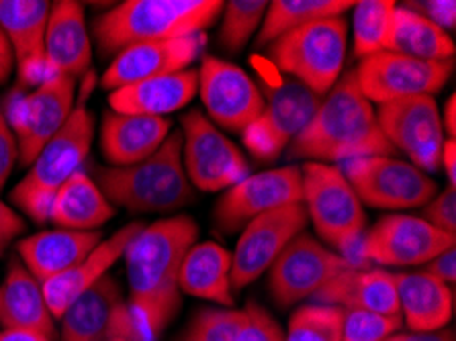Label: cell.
I'll use <instances>...</instances> for the list:
<instances>
[{
    "mask_svg": "<svg viewBox=\"0 0 456 341\" xmlns=\"http://www.w3.org/2000/svg\"><path fill=\"white\" fill-rule=\"evenodd\" d=\"M183 164L192 188L203 192L230 191L250 176L240 148L213 125L207 115L192 109L181 119Z\"/></svg>",
    "mask_w": 456,
    "mask_h": 341,
    "instance_id": "obj_10",
    "label": "cell"
},
{
    "mask_svg": "<svg viewBox=\"0 0 456 341\" xmlns=\"http://www.w3.org/2000/svg\"><path fill=\"white\" fill-rule=\"evenodd\" d=\"M52 3L47 0H0V31L9 39L19 74L36 85L45 66V29Z\"/></svg>",
    "mask_w": 456,
    "mask_h": 341,
    "instance_id": "obj_24",
    "label": "cell"
},
{
    "mask_svg": "<svg viewBox=\"0 0 456 341\" xmlns=\"http://www.w3.org/2000/svg\"><path fill=\"white\" fill-rule=\"evenodd\" d=\"M311 301L344 311H366L375 315L402 319L395 276L389 270L370 266H350L317 290Z\"/></svg>",
    "mask_w": 456,
    "mask_h": 341,
    "instance_id": "obj_21",
    "label": "cell"
},
{
    "mask_svg": "<svg viewBox=\"0 0 456 341\" xmlns=\"http://www.w3.org/2000/svg\"><path fill=\"white\" fill-rule=\"evenodd\" d=\"M107 341H129V339H107Z\"/></svg>",
    "mask_w": 456,
    "mask_h": 341,
    "instance_id": "obj_50",
    "label": "cell"
},
{
    "mask_svg": "<svg viewBox=\"0 0 456 341\" xmlns=\"http://www.w3.org/2000/svg\"><path fill=\"white\" fill-rule=\"evenodd\" d=\"M94 183L110 205L129 213L176 211L195 197L183 164L181 131H170L160 148L140 164L96 168Z\"/></svg>",
    "mask_w": 456,
    "mask_h": 341,
    "instance_id": "obj_4",
    "label": "cell"
},
{
    "mask_svg": "<svg viewBox=\"0 0 456 341\" xmlns=\"http://www.w3.org/2000/svg\"><path fill=\"white\" fill-rule=\"evenodd\" d=\"M265 109L241 137L250 154L260 162H273L289 150L293 139L305 129L320 107L317 96L295 80H285L276 86H266Z\"/></svg>",
    "mask_w": 456,
    "mask_h": 341,
    "instance_id": "obj_14",
    "label": "cell"
},
{
    "mask_svg": "<svg viewBox=\"0 0 456 341\" xmlns=\"http://www.w3.org/2000/svg\"><path fill=\"white\" fill-rule=\"evenodd\" d=\"M287 151L291 159L340 166L354 158L391 156L395 150L385 139L375 107L361 93L354 69H350L322 96L311 121Z\"/></svg>",
    "mask_w": 456,
    "mask_h": 341,
    "instance_id": "obj_2",
    "label": "cell"
},
{
    "mask_svg": "<svg viewBox=\"0 0 456 341\" xmlns=\"http://www.w3.org/2000/svg\"><path fill=\"white\" fill-rule=\"evenodd\" d=\"M393 0H361L354 3V17H352V41H354V55L358 60L387 50L393 12Z\"/></svg>",
    "mask_w": 456,
    "mask_h": 341,
    "instance_id": "obj_34",
    "label": "cell"
},
{
    "mask_svg": "<svg viewBox=\"0 0 456 341\" xmlns=\"http://www.w3.org/2000/svg\"><path fill=\"white\" fill-rule=\"evenodd\" d=\"M224 0H126L94 19L93 35L102 55L148 41L205 33L217 23Z\"/></svg>",
    "mask_w": 456,
    "mask_h": 341,
    "instance_id": "obj_3",
    "label": "cell"
},
{
    "mask_svg": "<svg viewBox=\"0 0 456 341\" xmlns=\"http://www.w3.org/2000/svg\"><path fill=\"white\" fill-rule=\"evenodd\" d=\"M25 221L20 215L12 208L11 205H6L0 200V243H9L11 240H15L17 235L25 233Z\"/></svg>",
    "mask_w": 456,
    "mask_h": 341,
    "instance_id": "obj_44",
    "label": "cell"
},
{
    "mask_svg": "<svg viewBox=\"0 0 456 341\" xmlns=\"http://www.w3.org/2000/svg\"><path fill=\"white\" fill-rule=\"evenodd\" d=\"M12 68H15V55H12L11 44H9V39H6V35L0 31V85L9 78Z\"/></svg>",
    "mask_w": 456,
    "mask_h": 341,
    "instance_id": "obj_47",
    "label": "cell"
},
{
    "mask_svg": "<svg viewBox=\"0 0 456 341\" xmlns=\"http://www.w3.org/2000/svg\"><path fill=\"white\" fill-rule=\"evenodd\" d=\"M199 241V225L189 215L150 223L123 254L127 270V307L143 341H158L181 311V268Z\"/></svg>",
    "mask_w": 456,
    "mask_h": 341,
    "instance_id": "obj_1",
    "label": "cell"
},
{
    "mask_svg": "<svg viewBox=\"0 0 456 341\" xmlns=\"http://www.w3.org/2000/svg\"><path fill=\"white\" fill-rule=\"evenodd\" d=\"M76 102V80L50 74L31 93L12 94L0 104L17 137L20 166L29 168L41 148L70 119Z\"/></svg>",
    "mask_w": 456,
    "mask_h": 341,
    "instance_id": "obj_8",
    "label": "cell"
},
{
    "mask_svg": "<svg viewBox=\"0 0 456 341\" xmlns=\"http://www.w3.org/2000/svg\"><path fill=\"white\" fill-rule=\"evenodd\" d=\"M307 213L303 203H293L268 211L252 219L241 229V235L232 254V288L233 292L268 272L287 243L305 231Z\"/></svg>",
    "mask_w": 456,
    "mask_h": 341,
    "instance_id": "obj_18",
    "label": "cell"
},
{
    "mask_svg": "<svg viewBox=\"0 0 456 341\" xmlns=\"http://www.w3.org/2000/svg\"><path fill=\"white\" fill-rule=\"evenodd\" d=\"M405 9L418 12L430 20L442 31H452L456 23V3L454 0H416V3L402 4Z\"/></svg>",
    "mask_w": 456,
    "mask_h": 341,
    "instance_id": "obj_41",
    "label": "cell"
},
{
    "mask_svg": "<svg viewBox=\"0 0 456 341\" xmlns=\"http://www.w3.org/2000/svg\"><path fill=\"white\" fill-rule=\"evenodd\" d=\"M268 9L266 0H230L221 11L219 45L225 52L238 53L244 50L256 33Z\"/></svg>",
    "mask_w": 456,
    "mask_h": 341,
    "instance_id": "obj_35",
    "label": "cell"
},
{
    "mask_svg": "<svg viewBox=\"0 0 456 341\" xmlns=\"http://www.w3.org/2000/svg\"><path fill=\"white\" fill-rule=\"evenodd\" d=\"M60 341H143L121 284L107 274L60 317Z\"/></svg>",
    "mask_w": 456,
    "mask_h": 341,
    "instance_id": "obj_17",
    "label": "cell"
},
{
    "mask_svg": "<svg viewBox=\"0 0 456 341\" xmlns=\"http://www.w3.org/2000/svg\"><path fill=\"white\" fill-rule=\"evenodd\" d=\"M117 208L109 203L94 178L85 170L74 172L52 200L50 221L58 229L96 231L115 217Z\"/></svg>",
    "mask_w": 456,
    "mask_h": 341,
    "instance_id": "obj_31",
    "label": "cell"
},
{
    "mask_svg": "<svg viewBox=\"0 0 456 341\" xmlns=\"http://www.w3.org/2000/svg\"><path fill=\"white\" fill-rule=\"evenodd\" d=\"M199 76V96L207 119L233 134H244L265 109V94L252 76L240 66L216 55H203Z\"/></svg>",
    "mask_w": 456,
    "mask_h": 341,
    "instance_id": "obj_16",
    "label": "cell"
},
{
    "mask_svg": "<svg viewBox=\"0 0 456 341\" xmlns=\"http://www.w3.org/2000/svg\"><path fill=\"white\" fill-rule=\"evenodd\" d=\"M233 341H285V331L276 319L258 303H248L244 307V321Z\"/></svg>",
    "mask_w": 456,
    "mask_h": 341,
    "instance_id": "obj_39",
    "label": "cell"
},
{
    "mask_svg": "<svg viewBox=\"0 0 456 341\" xmlns=\"http://www.w3.org/2000/svg\"><path fill=\"white\" fill-rule=\"evenodd\" d=\"M45 66L50 74H64L74 80L91 74L93 37L88 33L82 3H52L45 29Z\"/></svg>",
    "mask_w": 456,
    "mask_h": 341,
    "instance_id": "obj_23",
    "label": "cell"
},
{
    "mask_svg": "<svg viewBox=\"0 0 456 341\" xmlns=\"http://www.w3.org/2000/svg\"><path fill=\"white\" fill-rule=\"evenodd\" d=\"M440 168H444V172H446L448 186L456 188V142L451 137H446L444 145H442Z\"/></svg>",
    "mask_w": 456,
    "mask_h": 341,
    "instance_id": "obj_45",
    "label": "cell"
},
{
    "mask_svg": "<svg viewBox=\"0 0 456 341\" xmlns=\"http://www.w3.org/2000/svg\"><path fill=\"white\" fill-rule=\"evenodd\" d=\"M199 93L197 69L156 76V78L140 80L134 85L117 88L109 94V104L113 113L162 117L186 107Z\"/></svg>",
    "mask_w": 456,
    "mask_h": 341,
    "instance_id": "obj_25",
    "label": "cell"
},
{
    "mask_svg": "<svg viewBox=\"0 0 456 341\" xmlns=\"http://www.w3.org/2000/svg\"><path fill=\"white\" fill-rule=\"evenodd\" d=\"M402 319H391L366 311H346L340 341H385L402 329Z\"/></svg>",
    "mask_w": 456,
    "mask_h": 341,
    "instance_id": "obj_38",
    "label": "cell"
},
{
    "mask_svg": "<svg viewBox=\"0 0 456 341\" xmlns=\"http://www.w3.org/2000/svg\"><path fill=\"white\" fill-rule=\"evenodd\" d=\"M205 47L207 33L131 45L110 60L101 78V86L113 93V90L134 85V82L183 72L199 58H203Z\"/></svg>",
    "mask_w": 456,
    "mask_h": 341,
    "instance_id": "obj_20",
    "label": "cell"
},
{
    "mask_svg": "<svg viewBox=\"0 0 456 341\" xmlns=\"http://www.w3.org/2000/svg\"><path fill=\"white\" fill-rule=\"evenodd\" d=\"M385 341H454V331L452 329H440L432 333H393V336L387 337Z\"/></svg>",
    "mask_w": 456,
    "mask_h": 341,
    "instance_id": "obj_46",
    "label": "cell"
},
{
    "mask_svg": "<svg viewBox=\"0 0 456 341\" xmlns=\"http://www.w3.org/2000/svg\"><path fill=\"white\" fill-rule=\"evenodd\" d=\"M143 227H146V223L142 221L127 223L126 227H121L119 231H115L110 238L101 240L99 246H96L85 260L68 270V272L41 284V287H44L45 303L47 307H50L55 321H60V317L64 315L66 309L70 307L76 298L85 295L86 290H91L101 278H105L109 274V270L121 260L126 249L129 248V243L134 241L135 235L140 233Z\"/></svg>",
    "mask_w": 456,
    "mask_h": 341,
    "instance_id": "obj_22",
    "label": "cell"
},
{
    "mask_svg": "<svg viewBox=\"0 0 456 341\" xmlns=\"http://www.w3.org/2000/svg\"><path fill=\"white\" fill-rule=\"evenodd\" d=\"M385 52L424 61H454L456 47L440 27L405 6H395Z\"/></svg>",
    "mask_w": 456,
    "mask_h": 341,
    "instance_id": "obj_32",
    "label": "cell"
},
{
    "mask_svg": "<svg viewBox=\"0 0 456 341\" xmlns=\"http://www.w3.org/2000/svg\"><path fill=\"white\" fill-rule=\"evenodd\" d=\"M244 309H205L195 317L183 341H233Z\"/></svg>",
    "mask_w": 456,
    "mask_h": 341,
    "instance_id": "obj_37",
    "label": "cell"
},
{
    "mask_svg": "<svg viewBox=\"0 0 456 341\" xmlns=\"http://www.w3.org/2000/svg\"><path fill=\"white\" fill-rule=\"evenodd\" d=\"M375 115L393 150L403 151L410 158V164L421 172L440 170V154L446 135L434 96H411L379 104Z\"/></svg>",
    "mask_w": 456,
    "mask_h": 341,
    "instance_id": "obj_15",
    "label": "cell"
},
{
    "mask_svg": "<svg viewBox=\"0 0 456 341\" xmlns=\"http://www.w3.org/2000/svg\"><path fill=\"white\" fill-rule=\"evenodd\" d=\"M0 329H31L58 339V327L45 303L44 287L15 256L0 284Z\"/></svg>",
    "mask_w": 456,
    "mask_h": 341,
    "instance_id": "obj_28",
    "label": "cell"
},
{
    "mask_svg": "<svg viewBox=\"0 0 456 341\" xmlns=\"http://www.w3.org/2000/svg\"><path fill=\"white\" fill-rule=\"evenodd\" d=\"M354 0H274L268 3L265 20L256 33V47L271 45L289 31L328 17H344Z\"/></svg>",
    "mask_w": 456,
    "mask_h": 341,
    "instance_id": "obj_33",
    "label": "cell"
},
{
    "mask_svg": "<svg viewBox=\"0 0 456 341\" xmlns=\"http://www.w3.org/2000/svg\"><path fill=\"white\" fill-rule=\"evenodd\" d=\"M421 219L440 231L456 235V188L446 186L421 207Z\"/></svg>",
    "mask_w": 456,
    "mask_h": 341,
    "instance_id": "obj_40",
    "label": "cell"
},
{
    "mask_svg": "<svg viewBox=\"0 0 456 341\" xmlns=\"http://www.w3.org/2000/svg\"><path fill=\"white\" fill-rule=\"evenodd\" d=\"M399 296V315L411 333L446 329L454 315V290L421 270L393 272Z\"/></svg>",
    "mask_w": 456,
    "mask_h": 341,
    "instance_id": "obj_29",
    "label": "cell"
},
{
    "mask_svg": "<svg viewBox=\"0 0 456 341\" xmlns=\"http://www.w3.org/2000/svg\"><path fill=\"white\" fill-rule=\"evenodd\" d=\"M19 162V145L17 137L12 134L9 121H6L4 110L0 109V192L6 186V180L15 170Z\"/></svg>",
    "mask_w": 456,
    "mask_h": 341,
    "instance_id": "obj_42",
    "label": "cell"
},
{
    "mask_svg": "<svg viewBox=\"0 0 456 341\" xmlns=\"http://www.w3.org/2000/svg\"><path fill=\"white\" fill-rule=\"evenodd\" d=\"M421 272L436 278L438 282L446 284V287H454V282H456V249L451 248V249H446V252L438 254L436 257H432L426 266H421Z\"/></svg>",
    "mask_w": 456,
    "mask_h": 341,
    "instance_id": "obj_43",
    "label": "cell"
},
{
    "mask_svg": "<svg viewBox=\"0 0 456 341\" xmlns=\"http://www.w3.org/2000/svg\"><path fill=\"white\" fill-rule=\"evenodd\" d=\"M303 199L307 219L323 246L350 262L366 233V211L340 166L305 162L301 168Z\"/></svg>",
    "mask_w": 456,
    "mask_h": 341,
    "instance_id": "obj_6",
    "label": "cell"
},
{
    "mask_svg": "<svg viewBox=\"0 0 456 341\" xmlns=\"http://www.w3.org/2000/svg\"><path fill=\"white\" fill-rule=\"evenodd\" d=\"M456 96L454 94H451L448 96V101H446V104H444V113L440 115V121H442V129H444V134H446V137H451V139H454V134H456V121H454V117H456Z\"/></svg>",
    "mask_w": 456,
    "mask_h": 341,
    "instance_id": "obj_49",
    "label": "cell"
},
{
    "mask_svg": "<svg viewBox=\"0 0 456 341\" xmlns=\"http://www.w3.org/2000/svg\"><path fill=\"white\" fill-rule=\"evenodd\" d=\"M172 121L162 117L121 115L107 110L101 121V154L110 166H134L150 158L170 135Z\"/></svg>",
    "mask_w": 456,
    "mask_h": 341,
    "instance_id": "obj_27",
    "label": "cell"
},
{
    "mask_svg": "<svg viewBox=\"0 0 456 341\" xmlns=\"http://www.w3.org/2000/svg\"><path fill=\"white\" fill-rule=\"evenodd\" d=\"M350 266L366 264L350 262L348 257L323 246L314 235L301 231L287 243L268 268V290L279 307H293L314 296L331 278Z\"/></svg>",
    "mask_w": 456,
    "mask_h": 341,
    "instance_id": "obj_12",
    "label": "cell"
},
{
    "mask_svg": "<svg viewBox=\"0 0 456 341\" xmlns=\"http://www.w3.org/2000/svg\"><path fill=\"white\" fill-rule=\"evenodd\" d=\"M348 52V23L344 17L314 20L289 31L268 45L276 69L317 96H326L344 74Z\"/></svg>",
    "mask_w": 456,
    "mask_h": 341,
    "instance_id": "obj_7",
    "label": "cell"
},
{
    "mask_svg": "<svg viewBox=\"0 0 456 341\" xmlns=\"http://www.w3.org/2000/svg\"><path fill=\"white\" fill-rule=\"evenodd\" d=\"M101 240L99 231L50 229V231H39L20 240L17 257L31 276L44 284L85 260Z\"/></svg>",
    "mask_w": 456,
    "mask_h": 341,
    "instance_id": "obj_26",
    "label": "cell"
},
{
    "mask_svg": "<svg viewBox=\"0 0 456 341\" xmlns=\"http://www.w3.org/2000/svg\"><path fill=\"white\" fill-rule=\"evenodd\" d=\"M344 313L330 304H301L289 319L285 341H340Z\"/></svg>",
    "mask_w": 456,
    "mask_h": 341,
    "instance_id": "obj_36",
    "label": "cell"
},
{
    "mask_svg": "<svg viewBox=\"0 0 456 341\" xmlns=\"http://www.w3.org/2000/svg\"><path fill=\"white\" fill-rule=\"evenodd\" d=\"M456 246V235L432 227L416 215H385L362 235L361 262L377 268H418Z\"/></svg>",
    "mask_w": 456,
    "mask_h": 341,
    "instance_id": "obj_11",
    "label": "cell"
},
{
    "mask_svg": "<svg viewBox=\"0 0 456 341\" xmlns=\"http://www.w3.org/2000/svg\"><path fill=\"white\" fill-rule=\"evenodd\" d=\"M0 341H52L44 333L31 329H0Z\"/></svg>",
    "mask_w": 456,
    "mask_h": 341,
    "instance_id": "obj_48",
    "label": "cell"
},
{
    "mask_svg": "<svg viewBox=\"0 0 456 341\" xmlns=\"http://www.w3.org/2000/svg\"><path fill=\"white\" fill-rule=\"evenodd\" d=\"M301 168L285 166V168L265 170L250 174L240 184L221 194L213 208V219L224 231H240L260 215L301 203Z\"/></svg>",
    "mask_w": 456,
    "mask_h": 341,
    "instance_id": "obj_19",
    "label": "cell"
},
{
    "mask_svg": "<svg viewBox=\"0 0 456 341\" xmlns=\"http://www.w3.org/2000/svg\"><path fill=\"white\" fill-rule=\"evenodd\" d=\"M340 170L362 207L385 211L421 208L438 192L436 183L426 172L391 156L354 158L342 162Z\"/></svg>",
    "mask_w": 456,
    "mask_h": 341,
    "instance_id": "obj_9",
    "label": "cell"
},
{
    "mask_svg": "<svg viewBox=\"0 0 456 341\" xmlns=\"http://www.w3.org/2000/svg\"><path fill=\"white\" fill-rule=\"evenodd\" d=\"M454 61H424L393 52L361 60L354 69L356 85L372 104L411 96H434L451 78Z\"/></svg>",
    "mask_w": 456,
    "mask_h": 341,
    "instance_id": "obj_13",
    "label": "cell"
},
{
    "mask_svg": "<svg viewBox=\"0 0 456 341\" xmlns=\"http://www.w3.org/2000/svg\"><path fill=\"white\" fill-rule=\"evenodd\" d=\"M94 115L82 101L76 102L70 119L47 142L19 184L11 203L31 221H50V208L61 184L85 164L94 139Z\"/></svg>",
    "mask_w": 456,
    "mask_h": 341,
    "instance_id": "obj_5",
    "label": "cell"
},
{
    "mask_svg": "<svg viewBox=\"0 0 456 341\" xmlns=\"http://www.w3.org/2000/svg\"><path fill=\"white\" fill-rule=\"evenodd\" d=\"M181 292L233 309L232 252L216 241H197L183 260Z\"/></svg>",
    "mask_w": 456,
    "mask_h": 341,
    "instance_id": "obj_30",
    "label": "cell"
}]
</instances>
